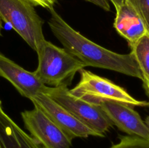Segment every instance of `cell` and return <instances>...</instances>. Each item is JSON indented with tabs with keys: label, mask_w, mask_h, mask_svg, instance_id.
Segmentation results:
<instances>
[{
	"label": "cell",
	"mask_w": 149,
	"mask_h": 148,
	"mask_svg": "<svg viewBox=\"0 0 149 148\" xmlns=\"http://www.w3.org/2000/svg\"><path fill=\"white\" fill-rule=\"evenodd\" d=\"M85 1L95 4L106 11H110L111 10V6L109 4V0H85Z\"/></svg>",
	"instance_id": "obj_16"
},
{
	"label": "cell",
	"mask_w": 149,
	"mask_h": 148,
	"mask_svg": "<svg viewBox=\"0 0 149 148\" xmlns=\"http://www.w3.org/2000/svg\"><path fill=\"white\" fill-rule=\"evenodd\" d=\"M1 29H2V23H1V20H0V36H1Z\"/></svg>",
	"instance_id": "obj_20"
},
{
	"label": "cell",
	"mask_w": 149,
	"mask_h": 148,
	"mask_svg": "<svg viewBox=\"0 0 149 148\" xmlns=\"http://www.w3.org/2000/svg\"><path fill=\"white\" fill-rule=\"evenodd\" d=\"M131 48L143 76V86L149 84V33L141 37Z\"/></svg>",
	"instance_id": "obj_12"
},
{
	"label": "cell",
	"mask_w": 149,
	"mask_h": 148,
	"mask_svg": "<svg viewBox=\"0 0 149 148\" xmlns=\"http://www.w3.org/2000/svg\"><path fill=\"white\" fill-rule=\"evenodd\" d=\"M34 7L28 0H0V20L10 25L36 52L45 39L42 30L44 20Z\"/></svg>",
	"instance_id": "obj_3"
},
{
	"label": "cell",
	"mask_w": 149,
	"mask_h": 148,
	"mask_svg": "<svg viewBox=\"0 0 149 148\" xmlns=\"http://www.w3.org/2000/svg\"><path fill=\"white\" fill-rule=\"evenodd\" d=\"M21 117L26 129L43 148H70L72 138L57 126L39 107L25 110Z\"/></svg>",
	"instance_id": "obj_6"
},
{
	"label": "cell",
	"mask_w": 149,
	"mask_h": 148,
	"mask_svg": "<svg viewBox=\"0 0 149 148\" xmlns=\"http://www.w3.org/2000/svg\"><path fill=\"white\" fill-rule=\"evenodd\" d=\"M113 26L119 35L125 38L132 47L148 33L145 24L132 4L125 0L118 8Z\"/></svg>",
	"instance_id": "obj_10"
},
{
	"label": "cell",
	"mask_w": 149,
	"mask_h": 148,
	"mask_svg": "<svg viewBox=\"0 0 149 148\" xmlns=\"http://www.w3.org/2000/svg\"><path fill=\"white\" fill-rule=\"evenodd\" d=\"M109 1H110L112 3V4L114 6L115 8L116 9L121 5V4H122L125 0H109Z\"/></svg>",
	"instance_id": "obj_17"
},
{
	"label": "cell",
	"mask_w": 149,
	"mask_h": 148,
	"mask_svg": "<svg viewBox=\"0 0 149 148\" xmlns=\"http://www.w3.org/2000/svg\"><path fill=\"white\" fill-rule=\"evenodd\" d=\"M0 148H43L4 111L1 100Z\"/></svg>",
	"instance_id": "obj_11"
},
{
	"label": "cell",
	"mask_w": 149,
	"mask_h": 148,
	"mask_svg": "<svg viewBox=\"0 0 149 148\" xmlns=\"http://www.w3.org/2000/svg\"><path fill=\"white\" fill-rule=\"evenodd\" d=\"M144 122H145L146 125V126L148 127V130H149V116H148V117L146 118V120H144Z\"/></svg>",
	"instance_id": "obj_18"
},
{
	"label": "cell",
	"mask_w": 149,
	"mask_h": 148,
	"mask_svg": "<svg viewBox=\"0 0 149 148\" xmlns=\"http://www.w3.org/2000/svg\"><path fill=\"white\" fill-rule=\"evenodd\" d=\"M44 94L49 96L76 118L93 129L98 136H104L113 126L100 106L71 94L66 84L56 87L47 86Z\"/></svg>",
	"instance_id": "obj_5"
},
{
	"label": "cell",
	"mask_w": 149,
	"mask_h": 148,
	"mask_svg": "<svg viewBox=\"0 0 149 148\" xmlns=\"http://www.w3.org/2000/svg\"><path fill=\"white\" fill-rule=\"evenodd\" d=\"M144 88H145L147 94H148V95L149 96V84H148V85L144 86Z\"/></svg>",
	"instance_id": "obj_19"
},
{
	"label": "cell",
	"mask_w": 149,
	"mask_h": 148,
	"mask_svg": "<svg viewBox=\"0 0 149 148\" xmlns=\"http://www.w3.org/2000/svg\"><path fill=\"white\" fill-rule=\"evenodd\" d=\"M38 66L34 71L45 85L59 86L68 85L75 74L86 65L64 48L43 41L38 48Z\"/></svg>",
	"instance_id": "obj_2"
},
{
	"label": "cell",
	"mask_w": 149,
	"mask_h": 148,
	"mask_svg": "<svg viewBox=\"0 0 149 148\" xmlns=\"http://www.w3.org/2000/svg\"><path fill=\"white\" fill-rule=\"evenodd\" d=\"M80 81L70 92L75 97L98 105L103 102H114L134 107L149 106V102L138 100L122 87L107 78L81 69Z\"/></svg>",
	"instance_id": "obj_4"
},
{
	"label": "cell",
	"mask_w": 149,
	"mask_h": 148,
	"mask_svg": "<svg viewBox=\"0 0 149 148\" xmlns=\"http://www.w3.org/2000/svg\"><path fill=\"white\" fill-rule=\"evenodd\" d=\"M0 76L10 82L20 94L31 100L45 92L47 86L36 76L0 53Z\"/></svg>",
	"instance_id": "obj_8"
},
{
	"label": "cell",
	"mask_w": 149,
	"mask_h": 148,
	"mask_svg": "<svg viewBox=\"0 0 149 148\" xmlns=\"http://www.w3.org/2000/svg\"><path fill=\"white\" fill-rule=\"evenodd\" d=\"M110 148H149V139L130 135L121 136L119 142Z\"/></svg>",
	"instance_id": "obj_13"
},
{
	"label": "cell",
	"mask_w": 149,
	"mask_h": 148,
	"mask_svg": "<svg viewBox=\"0 0 149 148\" xmlns=\"http://www.w3.org/2000/svg\"><path fill=\"white\" fill-rule=\"evenodd\" d=\"M34 6H39L43 8H46L49 10L53 7L54 4L57 0H28Z\"/></svg>",
	"instance_id": "obj_15"
},
{
	"label": "cell",
	"mask_w": 149,
	"mask_h": 148,
	"mask_svg": "<svg viewBox=\"0 0 149 148\" xmlns=\"http://www.w3.org/2000/svg\"><path fill=\"white\" fill-rule=\"evenodd\" d=\"M48 24L54 36L64 49L82 62L92 66L111 70L143 81L139 66L132 53L121 55L94 43L71 28L53 7L49 9Z\"/></svg>",
	"instance_id": "obj_1"
},
{
	"label": "cell",
	"mask_w": 149,
	"mask_h": 148,
	"mask_svg": "<svg viewBox=\"0 0 149 148\" xmlns=\"http://www.w3.org/2000/svg\"><path fill=\"white\" fill-rule=\"evenodd\" d=\"M106 117L119 130L130 136L149 139V130L139 113L132 107L114 102H103L98 104Z\"/></svg>",
	"instance_id": "obj_9"
},
{
	"label": "cell",
	"mask_w": 149,
	"mask_h": 148,
	"mask_svg": "<svg viewBox=\"0 0 149 148\" xmlns=\"http://www.w3.org/2000/svg\"><path fill=\"white\" fill-rule=\"evenodd\" d=\"M33 106L43 111L55 124L71 138H86L89 136H98L97 133L76 118L72 114L54 101L49 96L40 93L32 98Z\"/></svg>",
	"instance_id": "obj_7"
},
{
	"label": "cell",
	"mask_w": 149,
	"mask_h": 148,
	"mask_svg": "<svg viewBox=\"0 0 149 148\" xmlns=\"http://www.w3.org/2000/svg\"><path fill=\"white\" fill-rule=\"evenodd\" d=\"M142 18L149 33V0H127Z\"/></svg>",
	"instance_id": "obj_14"
}]
</instances>
